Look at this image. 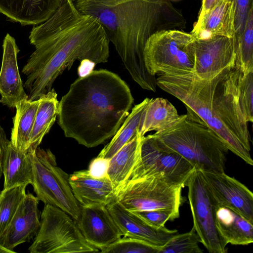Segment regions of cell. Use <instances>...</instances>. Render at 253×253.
<instances>
[{
	"instance_id": "12",
	"label": "cell",
	"mask_w": 253,
	"mask_h": 253,
	"mask_svg": "<svg viewBox=\"0 0 253 253\" xmlns=\"http://www.w3.org/2000/svg\"><path fill=\"white\" fill-rule=\"evenodd\" d=\"M188 47L194 57L193 72L201 78H210L235 66V38H194Z\"/></svg>"
},
{
	"instance_id": "39",
	"label": "cell",
	"mask_w": 253,
	"mask_h": 253,
	"mask_svg": "<svg viewBox=\"0 0 253 253\" xmlns=\"http://www.w3.org/2000/svg\"><path fill=\"white\" fill-rule=\"evenodd\" d=\"M1 191H0V194Z\"/></svg>"
},
{
	"instance_id": "13",
	"label": "cell",
	"mask_w": 253,
	"mask_h": 253,
	"mask_svg": "<svg viewBox=\"0 0 253 253\" xmlns=\"http://www.w3.org/2000/svg\"><path fill=\"white\" fill-rule=\"evenodd\" d=\"M200 171L217 206L229 208L253 222V194L247 187L225 172Z\"/></svg>"
},
{
	"instance_id": "7",
	"label": "cell",
	"mask_w": 253,
	"mask_h": 253,
	"mask_svg": "<svg viewBox=\"0 0 253 253\" xmlns=\"http://www.w3.org/2000/svg\"><path fill=\"white\" fill-rule=\"evenodd\" d=\"M28 251L30 253L99 252L87 243L75 220L60 209L47 204L42 211L39 229Z\"/></svg>"
},
{
	"instance_id": "4",
	"label": "cell",
	"mask_w": 253,
	"mask_h": 253,
	"mask_svg": "<svg viewBox=\"0 0 253 253\" xmlns=\"http://www.w3.org/2000/svg\"><path fill=\"white\" fill-rule=\"evenodd\" d=\"M133 101L129 87L118 75L92 70L74 81L61 98L58 124L66 137L94 147L113 137Z\"/></svg>"
},
{
	"instance_id": "25",
	"label": "cell",
	"mask_w": 253,
	"mask_h": 253,
	"mask_svg": "<svg viewBox=\"0 0 253 253\" xmlns=\"http://www.w3.org/2000/svg\"><path fill=\"white\" fill-rule=\"evenodd\" d=\"M39 100H24L16 106V114L13 118L10 141L18 150L27 151L30 146V139Z\"/></svg>"
},
{
	"instance_id": "33",
	"label": "cell",
	"mask_w": 253,
	"mask_h": 253,
	"mask_svg": "<svg viewBox=\"0 0 253 253\" xmlns=\"http://www.w3.org/2000/svg\"><path fill=\"white\" fill-rule=\"evenodd\" d=\"M152 226L160 228L165 226L168 220H175L172 214L166 210H154L131 211Z\"/></svg>"
},
{
	"instance_id": "6",
	"label": "cell",
	"mask_w": 253,
	"mask_h": 253,
	"mask_svg": "<svg viewBox=\"0 0 253 253\" xmlns=\"http://www.w3.org/2000/svg\"><path fill=\"white\" fill-rule=\"evenodd\" d=\"M33 166L32 185L36 197L44 205L58 208L77 222L81 206L72 192L68 173L57 166L49 149H28Z\"/></svg>"
},
{
	"instance_id": "1",
	"label": "cell",
	"mask_w": 253,
	"mask_h": 253,
	"mask_svg": "<svg viewBox=\"0 0 253 253\" xmlns=\"http://www.w3.org/2000/svg\"><path fill=\"white\" fill-rule=\"evenodd\" d=\"M36 47L22 73L28 99H38L51 90L55 79L76 60L108 61L110 42L100 24L81 13L72 0H61L48 20L34 26L29 36Z\"/></svg>"
},
{
	"instance_id": "23",
	"label": "cell",
	"mask_w": 253,
	"mask_h": 253,
	"mask_svg": "<svg viewBox=\"0 0 253 253\" xmlns=\"http://www.w3.org/2000/svg\"><path fill=\"white\" fill-rule=\"evenodd\" d=\"M4 183L2 190L21 185L32 184V162L28 151L18 150L10 140L7 145L3 165Z\"/></svg>"
},
{
	"instance_id": "9",
	"label": "cell",
	"mask_w": 253,
	"mask_h": 253,
	"mask_svg": "<svg viewBox=\"0 0 253 253\" xmlns=\"http://www.w3.org/2000/svg\"><path fill=\"white\" fill-rule=\"evenodd\" d=\"M193 38L190 33L180 30H163L153 34L144 51L149 73L156 77L162 74L193 72L194 57L188 44Z\"/></svg>"
},
{
	"instance_id": "11",
	"label": "cell",
	"mask_w": 253,
	"mask_h": 253,
	"mask_svg": "<svg viewBox=\"0 0 253 253\" xmlns=\"http://www.w3.org/2000/svg\"><path fill=\"white\" fill-rule=\"evenodd\" d=\"M194 169L179 154L161 147L150 134L142 138L139 160L129 179L162 175L169 182L183 188Z\"/></svg>"
},
{
	"instance_id": "15",
	"label": "cell",
	"mask_w": 253,
	"mask_h": 253,
	"mask_svg": "<svg viewBox=\"0 0 253 253\" xmlns=\"http://www.w3.org/2000/svg\"><path fill=\"white\" fill-rule=\"evenodd\" d=\"M77 222L87 243L98 250L123 236L106 206L96 204L81 206L80 218Z\"/></svg>"
},
{
	"instance_id": "31",
	"label": "cell",
	"mask_w": 253,
	"mask_h": 253,
	"mask_svg": "<svg viewBox=\"0 0 253 253\" xmlns=\"http://www.w3.org/2000/svg\"><path fill=\"white\" fill-rule=\"evenodd\" d=\"M237 92L239 105L247 123L253 122V72H240Z\"/></svg>"
},
{
	"instance_id": "10",
	"label": "cell",
	"mask_w": 253,
	"mask_h": 253,
	"mask_svg": "<svg viewBox=\"0 0 253 253\" xmlns=\"http://www.w3.org/2000/svg\"><path fill=\"white\" fill-rule=\"evenodd\" d=\"M188 199L193 225L201 243L210 253H226L227 244L217 229L215 211L217 205L210 194L202 173L194 169L186 181Z\"/></svg>"
},
{
	"instance_id": "24",
	"label": "cell",
	"mask_w": 253,
	"mask_h": 253,
	"mask_svg": "<svg viewBox=\"0 0 253 253\" xmlns=\"http://www.w3.org/2000/svg\"><path fill=\"white\" fill-rule=\"evenodd\" d=\"M179 116L175 107L167 99H150L142 115L139 133L144 136L149 131L165 130L172 126Z\"/></svg>"
},
{
	"instance_id": "27",
	"label": "cell",
	"mask_w": 253,
	"mask_h": 253,
	"mask_svg": "<svg viewBox=\"0 0 253 253\" xmlns=\"http://www.w3.org/2000/svg\"><path fill=\"white\" fill-rule=\"evenodd\" d=\"M150 100L146 98L132 108L130 113L126 118L110 142L101 151L98 157L110 159L136 134L139 130L142 113Z\"/></svg>"
},
{
	"instance_id": "18",
	"label": "cell",
	"mask_w": 253,
	"mask_h": 253,
	"mask_svg": "<svg viewBox=\"0 0 253 253\" xmlns=\"http://www.w3.org/2000/svg\"><path fill=\"white\" fill-rule=\"evenodd\" d=\"M235 6L231 0H217L193 26L190 34L195 38L219 36L235 38Z\"/></svg>"
},
{
	"instance_id": "36",
	"label": "cell",
	"mask_w": 253,
	"mask_h": 253,
	"mask_svg": "<svg viewBox=\"0 0 253 253\" xmlns=\"http://www.w3.org/2000/svg\"><path fill=\"white\" fill-rule=\"evenodd\" d=\"M9 140L6 136L5 132L0 124V179L3 174V165L5 155Z\"/></svg>"
},
{
	"instance_id": "16",
	"label": "cell",
	"mask_w": 253,
	"mask_h": 253,
	"mask_svg": "<svg viewBox=\"0 0 253 253\" xmlns=\"http://www.w3.org/2000/svg\"><path fill=\"white\" fill-rule=\"evenodd\" d=\"M39 200L26 194L10 223L0 237V244L13 251L17 246L29 242L36 236L40 226Z\"/></svg>"
},
{
	"instance_id": "8",
	"label": "cell",
	"mask_w": 253,
	"mask_h": 253,
	"mask_svg": "<svg viewBox=\"0 0 253 253\" xmlns=\"http://www.w3.org/2000/svg\"><path fill=\"white\" fill-rule=\"evenodd\" d=\"M183 187L162 175L127 180L116 194V200L130 211L163 210L179 217Z\"/></svg>"
},
{
	"instance_id": "17",
	"label": "cell",
	"mask_w": 253,
	"mask_h": 253,
	"mask_svg": "<svg viewBox=\"0 0 253 253\" xmlns=\"http://www.w3.org/2000/svg\"><path fill=\"white\" fill-rule=\"evenodd\" d=\"M3 54L0 71V102L15 108L20 102L28 99L24 90L17 64L19 49L15 39L7 33L2 44Z\"/></svg>"
},
{
	"instance_id": "26",
	"label": "cell",
	"mask_w": 253,
	"mask_h": 253,
	"mask_svg": "<svg viewBox=\"0 0 253 253\" xmlns=\"http://www.w3.org/2000/svg\"><path fill=\"white\" fill-rule=\"evenodd\" d=\"M39 100L29 149H36L39 147L43 137L54 124L59 112L57 94L53 88Z\"/></svg>"
},
{
	"instance_id": "34",
	"label": "cell",
	"mask_w": 253,
	"mask_h": 253,
	"mask_svg": "<svg viewBox=\"0 0 253 253\" xmlns=\"http://www.w3.org/2000/svg\"><path fill=\"white\" fill-rule=\"evenodd\" d=\"M235 6V38L242 33L245 23L252 8L253 0H231Z\"/></svg>"
},
{
	"instance_id": "38",
	"label": "cell",
	"mask_w": 253,
	"mask_h": 253,
	"mask_svg": "<svg viewBox=\"0 0 253 253\" xmlns=\"http://www.w3.org/2000/svg\"><path fill=\"white\" fill-rule=\"evenodd\" d=\"M0 253H15V252L14 251H10V250H9L8 249L4 248L0 244Z\"/></svg>"
},
{
	"instance_id": "28",
	"label": "cell",
	"mask_w": 253,
	"mask_h": 253,
	"mask_svg": "<svg viewBox=\"0 0 253 253\" xmlns=\"http://www.w3.org/2000/svg\"><path fill=\"white\" fill-rule=\"evenodd\" d=\"M235 66L243 74L253 72V8L241 35L235 38Z\"/></svg>"
},
{
	"instance_id": "32",
	"label": "cell",
	"mask_w": 253,
	"mask_h": 253,
	"mask_svg": "<svg viewBox=\"0 0 253 253\" xmlns=\"http://www.w3.org/2000/svg\"><path fill=\"white\" fill-rule=\"evenodd\" d=\"M102 253H159L160 250L139 239L123 237L100 250Z\"/></svg>"
},
{
	"instance_id": "2",
	"label": "cell",
	"mask_w": 253,
	"mask_h": 253,
	"mask_svg": "<svg viewBox=\"0 0 253 253\" xmlns=\"http://www.w3.org/2000/svg\"><path fill=\"white\" fill-rule=\"evenodd\" d=\"M72 0L81 13L100 24L132 79L143 89L156 92V78L145 63V46L158 32L185 28L181 10L171 0Z\"/></svg>"
},
{
	"instance_id": "19",
	"label": "cell",
	"mask_w": 253,
	"mask_h": 253,
	"mask_svg": "<svg viewBox=\"0 0 253 253\" xmlns=\"http://www.w3.org/2000/svg\"><path fill=\"white\" fill-rule=\"evenodd\" d=\"M69 183L81 206L96 204L107 206L116 198L109 176L96 178L87 169L74 172L69 176Z\"/></svg>"
},
{
	"instance_id": "29",
	"label": "cell",
	"mask_w": 253,
	"mask_h": 253,
	"mask_svg": "<svg viewBox=\"0 0 253 253\" xmlns=\"http://www.w3.org/2000/svg\"><path fill=\"white\" fill-rule=\"evenodd\" d=\"M26 184L2 190L0 194V237L15 213L25 196Z\"/></svg>"
},
{
	"instance_id": "22",
	"label": "cell",
	"mask_w": 253,
	"mask_h": 253,
	"mask_svg": "<svg viewBox=\"0 0 253 253\" xmlns=\"http://www.w3.org/2000/svg\"><path fill=\"white\" fill-rule=\"evenodd\" d=\"M139 131L110 159L108 175L115 194L128 180L138 162L143 137Z\"/></svg>"
},
{
	"instance_id": "5",
	"label": "cell",
	"mask_w": 253,
	"mask_h": 253,
	"mask_svg": "<svg viewBox=\"0 0 253 253\" xmlns=\"http://www.w3.org/2000/svg\"><path fill=\"white\" fill-rule=\"evenodd\" d=\"M151 135L161 147L179 154L195 169L225 172L228 149L211 128L187 114L180 115L168 129Z\"/></svg>"
},
{
	"instance_id": "35",
	"label": "cell",
	"mask_w": 253,
	"mask_h": 253,
	"mask_svg": "<svg viewBox=\"0 0 253 253\" xmlns=\"http://www.w3.org/2000/svg\"><path fill=\"white\" fill-rule=\"evenodd\" d=\"M109 162L110 159L97 156L91 161L88 171L92 177L96 178H103L108 176Z\"/></svg>"
},
{
	"instance_id": "3",
	"label": "cell",
	"mask_w": 253,
	"mask_h": 253,
	"mask_svg": "<svg viewBox=\"0 0 253 253\" xmlns=\"http://www.w3.org/2000/svg\"><path fill=\"white\" fill-rule=\"evenodd\" d=\"M240 71L225 69L209 78L193 72L158 75L157 85L184 103L187 114L211 128L229 150L253 166L251 136L237 92Z\"/></svg>"
},
{
	"instance_id": "37",
	"label": "cell",
	"mask_w": 253,
	"mask_h": 253,
	"mask_svg": "<svg viewBox=\"0 0 253 253\" xmlns=\"http://www.w3.org/2000/svg\"><path fill=\"white\" fill-rule=\"evenodd\" d=\"M217 0H202V5L198 14V20L200 19L214 5Z\"/></svg>"
},
{
	"instance_id": "14",
	"label": "cell",
	"mask_w": 253,
	"mask_h": 253,
	"mask_svg": "<svg viewBox=\"0 0 253 253\" xmlns=\"http://www.w3.org/2000/svg\"><path fill=\"white\" fill-rule=\"evenodd\" d=\"M106 207L123 236L141 240L160 251L178 233L177 230L169 229L165 226L156 228L151 226L123 207L116 198Z\"/></svg>"
},
{
	"instance_id": "30",
	"label": "cell",
	"mask_w": 253,
	"mask_h": 253,
	"mask_svg": "<svg viewBox=\"0 0 253 253\" xmlns=\"http://www.w3.org/2000/svg\"><path fill=\"white\" fill-rule=\"evenodd\" d=\"M200 239L194 228L190 231L177 233L160 251L159 253H202L199 244Z\"/></svg>"
},
{
	"instance_id": "21",
	"label": "cell",
	"mask_w": 253,
	"mask_h": 253,
	"mask_svg": "<svg viewBox=\"0 0 253 253\" xmlns=\"http://www.w3.org/2000/svg\"><path fill=\"white\" fill-rule=\"evenodd\" d=\"M215 220L218 233L227 244L248 245L253 242V222L234 211L217 206Z\"/></svg>"
},
{
	"instance_id": "20",
	"label": "cell",
	"mask_w": 253,
	"mask_h": 253,
	"mask_svg": "<svg viewBox=\"0 0 253 253\" xmlns=\"http://www.w3.org/2000/svg\"><path fill=\"white\" fill-rule=\"evenodd\" d=\"M61 0H0V13L22 26L41 24L56 11Z\"/></svg>"
}]
</instances>
